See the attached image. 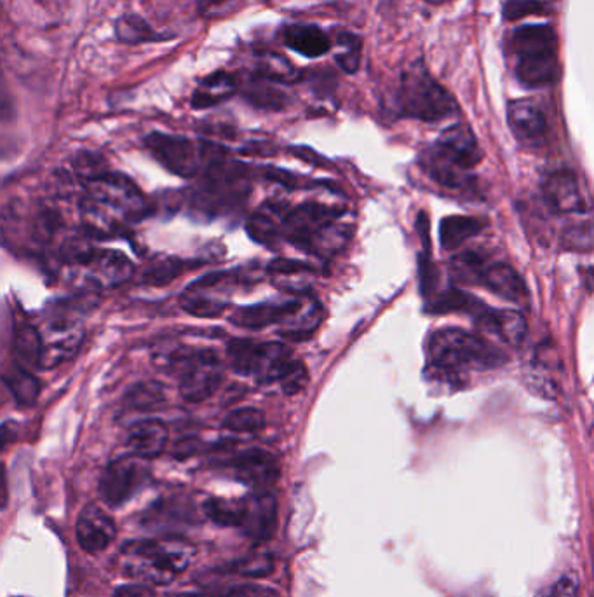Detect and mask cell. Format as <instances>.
<instances>
[{"label": "cell", "instance_id": "cell-2", "mask_svg": "<svg viewBox=\"0 0 594 597\" xmlns=\"http://www.w3.org/2000/svg\"><path fill=\"white\" fill-rule=\"evenodd\" d=\"M83 210L91 229L115 231L123 223L144 219L147 202L129 178L114 172H102L87 181Z\"/></svg>", "mask_w": 594, "mask_h": 597}, {"label": "cell", "instance_id": "cell-5", "mask_svg": "<svg viewBox=\"0 0 594 597\" xmlns=\"http://www.w3.org/2000/svg\"><path fill=\"white\" fill-rule=\"evenodd\" d=\"M205 514L218 526L236 527L254 542L269 539L278 524V503L269 493H257L241 500L211 498Z\"/></svg>", "mask_w": 594, "mask_h": 597}, {"label": "cell", "instance_id": "cell-45", "mask_svg": "<svg viewBox=\"0 0 594 597\" xmlns=\"http://www.w3.org/2000/svg\"><path fill=\"white\" fill-rule=\"evenodd\" d=\"M538 597H577V587L570 578H562L548 589L542 590Z\"/></svg>", "mask_w": 594, "mask_h": 597}, {"label": "cell", "instance_id": "cell-48", "mask_svg": "<svg viewBox=\"0 0 594 597\" xmlns=\"http://www.w3.org/2000/svg\"><path fill=\"white\" fill-rule=\"evenodd\" d=\"M269 172H271V174H267V177L271 178V181L279 182V184H284V186L295 187V177H291L288 172L275 168H271Z\"/></svg>", "mask_w": 594, "mask_h": 597}, {"label": "cell", "instance_id": "cell-12", "mask_svg": "<svg viewBox=\"0 0 594 597\" xmlns=\"http://www.w3.org/2000/svg\"><path fill=\"white\" fill-rule=\"evenodd\" d=\"M84 281L95 287H119L135 272V266L117 250H84L74 256Z\"/></svg>", "mask_w": 594, "mask_h": 597}, {"label": "cell", "instance_id": "cell-38", "mask_svg": "<svg viewBox=\"0 0 594 597\" xmlns=\"http://www.w3.org/2000/svg\"><path fill=\"white\" fill-rule=\"evenodd\" d=\"M563 245L569 250L590 251L594 248V224L581 223L566 229Z\"/></svg>", "mask_w": 594, "mask_h": 597}, {"label": "cell", "instance_id": "cell-47", "mask_svg": "<svg viewBox=\"0 0 594 597\" xmlns=\"http://www.w3.org/2000/svg\"><path fill=\"white\" fill-rule=\"evenodd\" d=\"M197 8L205 14H213L221 9H226L227 6L232 4L236 0H196Z\"/></svg>", "mask_w": 594, "mask_h": 597}, {"label": "cell", "instance_id": "cell-3", "mask_svg": "<svg viewBox=\"0 0 594 597\" xmlns=\"http://www.w3.org/2000/svg\"><path fill=\"white\" fill-rule=\"evenodd\" d=\"M514 74L529 88H545L560 78L557 35L551 25H527L509 38Z\"/></svg>", "mask_w": 594, "mask_h": 597}, {"label": "cell", "instance_id": "cell-16", "mask_svg": "<svg viewBox=\"0 0 594 597\" xmlns=\"http://www.w3.org/2000/svg\"><path fill=\"white\" fill-rule=\"evenodd\" d=\"M508 123L512 135L521 144H539L548 135V120L541 105L533 100L521 99L509 103Z\"/></svg>", "mask_w": 594, "mask_h": 597}, {"label": "cell", "instance_id": "cell-15", "mask_svg": "<svg viewBox=\"0 0 594 597\" xmlns=\"http://www.w3.org/2000/svg\"><path fill=\"white\" fill-rule=\"evenodd\" d=\"M75 535L83 550L87 554H100L114 542L117 526L111 515L105 514L102 508L87 505L79 515Z\"/></svg>", "mask_w": 594, "mask_h": 597}, {"label": "cell", "instance_id": "cell-10", "mask_svg": "<svg viewBox=\"0 0 594 597\" xmlns=\"http://www.w3.org/2000/svg\"><path fill=\"white\" fill-rule=\"evenodd\" d=\"M232 272H213L190 284L181 294L180 305L187 313L199 318L220 317L229 306L230 290L235 289Z\"/></svg>", "mask_w": 594, "mask_h": 597}, {"label": "cell", "instance_id": "cell-39", "mask_svg": "<svg viewBox=\"0 0 594 597\" xmlns=\"http://www.w3.org/2000/svg\"><path fill=\"white\" fill-rule=\"evenodd\" d=\"M454 269H456L457 278L468 281V284L483 281V275L487 271L483 259L476 254H462V256L457 257Z\"/></svg>", "mask_w": 594, "mask_h": 597}, {"label": "cell", "instance_id": "cell-6", "mask_svg": "<svg viewBox=\"0 0 594 597\" xmlns=\"http://www.w3.org/2000/svg\"><path fill=\"white\" fill-rule=\"evenodd\" d=\"M399 100L406 116L438 123L457 111L454 96L427 71L423 62L411 63L402 78Z\"/></svg>", "mask_w": 594, "mask_h": 597}, {"label": "cell", "instance_id": "cell-19", "mask_svg": "<svg viewBox=\"0 0 594 597\" xmlns=\"http://www.w3.org/2000/svg\"><path fill=\"white\" fill-rule=\"evenodd\" d=\"M544 198L553 210L560 214H581L586 212V202L582 198L577 178L572 174L551 175L544 184Z\"/></svg>", "mask_w": 594, "mask_h": 597}, {"label": "cell", "instance_id": "cell-26", "mask_svg": "<svg viewBox=\"0 0 594 597\" xmlns=\"http://www.w3.org/2000/svg\"><path fill=\"white\" fill-rule=\"evenodd\" d=\"M42 342L41 330L30 326V323H20L13 332V353L18 366L32 369V367H41L42 360Z\"/></svg>", "mask_w": 594, "mask_h": 597}, {"label": "cell", "instance_id": "cell-21", "mask_svg": "<svg viewBox=\"0 0 594 597\" xmlns=\"http://www.w3.org/2000/svg\"><path fill=\"white\" fill-rule=\"evenodd\" d=\"M283 41L290 50L308 59H317L332 50L329 35L316 25H302V23L286 25L283 29Z\"/></svg>", "mask_w": 594, "mask_h": 597}, {"label": "cell", "instance_id": "cell-18", "mask_svg": "<svg viewBox=\"0 0 594 597\" xmlns=\"http://www.w3.org/2000/svg\"><path fill=\"white\" fill-rule=\"evenodd\" d=\"M300 309H302V301H296V299L286 302H262V305L238 309L230 317V321L241 329L259 330L279 321H286L288 318L299 313Z\"/></svg>", "mask_w": 594, "mask_h": 597}, {"label": "cell", "instance_id": "cell-13", "mask_svg": "<svg viewBox=\"0 0 594 597\" xmlns=\"http://www.w3.org/2000/svg\"><path fill=\"white\" fill-rule=\"evenodd\" d=\"M42 334V369L62 366L77 353L84 341L83 327L72 318L56 317L45 326Z\"/></svg>", "mask_w": 594, "mask_h": 597}, {"label": "cell", "instance_id": "cell-1", "mask_svg": "<svg viewBox=\"0 0 594 597\" xmlns=\"http://www.w3.org/2000/svg\"><path fill=\"white\" fill-rule=\"evenodd\" d=\"M196 547L189 539L168 536L160 539H139L121 550V569L136 584L163 587L177 580L189 568Z\"/></svg>", "mask_w": 594, "mask_h": 597}, {"label": "cell", "instance_id": "cell-46", "mask_svg": "<svg viewBox=\"0 0 594 597\" xmlns=\"http://www.w3.org/2000/svg\"><path fill=\"white\" fill-rule=\"evenodd\" d=\"M114 597H157L147 585H124L115 590Z\"/></svg>", "mask_w": 594, "mask_h": 597}, {"label": "cell", "instance_id": "cell-24", "mask_svg": "<svg viewBox=\"0 0 594 597\" xmlns=\"http://www.w3.org/2000/svg\"><path fill=\"white\" fill-rule=\"evenodd\" d=\"M293 362L291 350L283 342H267L260 348L259 363L254 369V378L262 384L274 383L283 378L288 366Z\"/></svg>", "mask_w": 594, "mask_h": 597}, {"label": "cell", "instance_id": "cell-42", "mask_svg": "<svg viewBox=\"0 0 594 597\" xmlns=\"http://www.w3.org/2000/svg\"><path fill=\"white\" fill-rule=\"evenodd\" d=\"M544 4L538 0H508L504 6V17L508 20L517 21L530 14H542Z\"/></svg>", "mask_w": 594, "mask_h": 597}, {"label": "cell", "instance_id": "cell-43", "mask_svg": "<svg viewBox=\"0 0 594 597\" xmlns=\"http://www.w3.org/2000/svg\"><path fill=\"white\" fill-rule=\"evenodd\" d=\"M267 271L274 275V277H293V275L309 272L311 271V268H309L308 264L302 263V260L283 259V257H279V259H274L269 264Z\"/></svg>", "mask_w": 594, "mask_h": 597}, {"label": "cell", "instance_id": "cell-7", "mask_svg": "<svg viewBox=\"0 0 594 597\" xmlns=\"http://www.w3.org/2000/svg\"><path fill=\"white\" fill-rule=\"evenodd\" d=\"M145 144L160 165L169 169L171 174L184 178L205 175L215 163L226 157V153L217 145L189 141L184 136L165 135V133L148 135Z\"/></svg>", "mask_w": 594, "mask_h": 597}, {"label": "cell", "instance_id": "cell-8", "mask_svg": "<svg viewBox=\"0 0 594 597\" xmlns=\"http://www.w3.org/2000/svg\"><path fill=\"white\" fill-rule=\"evenodd\" d=\"M166 371L180 379V393L187 402H205L220 388L221 363L213 350L171 351L166 359Z\"/></svg>", "mask_w": 594, "mask_h": 597}, {"label": "cell", "instance_id": "cell-27", "mask_svg": "<svg viewBox=\"0 0 594 597\" xmlns=\"http://www.w3.org/2000/svg\"><path fill=\"white\" fill-rule=\"evenodd\" d=\"M480 219L475 217H466V215H454V217H447L442 220L441 229H439V239L445 250H454V248L460 247L466 244L472 236L478 235L481 231Z\"/></svg>", "mask_w": 594, "mask_h": 597}, {"label": "cell", "instance_id": "cell-34", "mask_svg": "<svg viewBox=\"0 0 594 597\" xmlns=\"http://www.w3.org/2000/svg\"><path fill=\"white\" fill-rule=\"evenodd\" d=\"M291 318H295V321L286 320V329L281 330V336L288 341H305V339L311 338L312 332L321 323V308L314 302V305L309 306L304 317L299 318V313H296Z\"/></svg>", "mask_w": 594, "mask_h": 597}, {"label": "cell", "instance_id": "cell-40", "mask_svg": "<svg viewBox=\"0 0 594 597\" xmlns=\"http://www.w3.org/2000/svg\"><path fill=\"white\" fill-rule=\"evenodd\" d=\"M309 374L304 363L300 360H293L284 371L283 378L279 379L281 388L286 395H296L308 387Z\"/></svg>", "mask_w": 594, "mask_h": 597}, {"label": "cell", "instance_id": "cell-9", "mask_svg": "<svg viewBox=\"0 0 594 597\" xmlns=\"http://www.w3.org/2000/svg\"><path fill=\"white\" fill-rule=\"evenodd\" d=\"M150 470L144 457L133 456L115 460L100 478V496L111 508L123 507L142 487L147 484Z\"/></svg>", "mask_w": 594, "mask_h": 597}, {"label": "cell", "instance_id": "cell-14", "mask_svg": "<svg viewBox=\"0 0 594 597\" xmlns=\"http://www.w3.org/2000/svg\"><path fill=\"white\" fill-rule=\"evenodd\" d=\"M435 151L448 163L456 165L463 172L480 165L481 157H483L480 145L476 142V136L466 124H456V126L445 130L439 136Z\"/></svg>", "mask_w": 594, "mask_h": 597}, {"label": "cell", "instance_id": "cell-35", "mask_svg": "<svg viewBox=\"0 0 594 597\" xmlns=\"http://www.w3.org/2000/svg\"><path fill=\"white\" fill-rule=\"evenodd\" d=\"M223 426L232 433H257L265 426V416L259 409H236L226 418Z\"/></svg>", "mask_w": 594, "mask_h": 597}, {"label": "cell", "instance_id": "cell-44", "mask_svg": "<svg viewBox=\"0 0 594 597\" xmlns=\"http://www.w3.org/2000/svg\"><path fill=\"white\" fill-rule=\"evenodd\" d=\"M271 590L263 589L259 585H239V587H230V589L223 590V593L217 594V596H209L205 594V597H271Z\"/></svg>", "mask_w": 594, "mask_h": 597}, {"label": "cell", "instance_id": "cell-22", "mask_svg": "<svg viewBox=\"0 0 594 597\" xmlns=\"http://www.w3.org/2000/svg\"><path fill=\"white\" fill-rule=\"evenodd\" d=\"M484 329L492 330L493 334L504 339L512 347H520L529 334V326L525 318L517 311H493L488 308L480 318H478Z\"/></svg>", "mask_w": 594, "mask_h": 597}, {"label": "cell", "instance_id": "cell-33", "mask_svg": "<svg viewBox=\"0 0 594 597\" xmlns=\"http://www.w3.org/2000/svg\"><path fill=\"white\" fill-rule=\"evenodd\" d=\"M361 51H363V42L354 33L344 32L336 38L335 60L342 71L347 74H354L359 69Z\"/></svg>", "mask_w": 594, "mask_h": 597}, {"label": "cell", "instance_id": "cell-11", "mask_svg": "<svg viewBox=\"0 0 594 597\" xmlns=\"http://www.w3.org/2000/svg\"><path fill=\"white\" fill-rule=\"evenodd\" d=\"M342 214H344L342 208H333V206H324L320 203H305L286 215L283 223L284 235L291 244L302 250L311 251L321 233L341 219Z\"/></svg>", "mask_w": 594, "mask_h": 597}, {"label": "cell", "instance_id": "cell-36", "mask_svg": "<svg viewBox=\"0 0 594 597\" xmlns=\"http://www.w3.org/2000/svg\"><path fill=\"white\" fill-rule=\"evenodd\" d=\"M184 272V263L178 259H163L150 264L142 275V281L145 285H154V287H165L171 284L175 278L180 277Z\"/></svg>", "mask_w": 594, "mask_h": 597}, {"label": "cell", "instance_id": "cell-49", "mask_svg": "<svg viewBox=\"0 0 594 597\" xmlns=\"http://www.w3.org/2000/svg\"><path fill=\"white\" fill-rule=\"evenodd\" d=\"M430 4H445V2H450V0H427Z\"/></svg>", "mask_w": 594, "mask_h": 597}, {"label": "cell", "instance_id": "cell-25", "mask_svg": "<svg viewBox=\"0 0 594 597\" xmlns=\"http://www.w3.org/2000/svg\"><path fill=\"white\" fill-rule=\"evenodd\" d=\"M238 91V81L235 75L227 72H215L202 81L194 91L192 107H215L218 103L226 102Z\"/></svg>", "mask_w": 594, "mask_h": 597}, {"label": "cell", "instance_id": "cell-29", "mask_svg": "<svg viewBox=\"0 0 594 597\" xmlns=\"http://www.w3.org/2000/svg\"><path fill=\"white\" fill-rule=\"evenodd\" d=\"M4 383L18 404L23 405V408H30V405L35 404V400H38L39 393H41L39 379L30 372V369L18 366V363L11 371L6 372Z\"/></svg>", "mask_w": 594, "mask_h": 597}, {"label": "cell", "instance_id": "cell-37", "mask_svg": "<svg viewBox=\"0 0 594 597\" xmlns=\"http://www.w3.org/2000/svg\"><path fill=\"white\" fill-rule=\"evenodd\" d=\"M248 235L257 241V244L265 245V247L274 248V244L279 241V227L272 220L271 215L254 214L248 220Z\"/></svg>", "mask_w": 594, "mask_h": 597}, {"label": "cell", "instance_id": "cell-31", "mask_svg": "<svg viewBox=\"0 0 594 597\" xmlns=\"http://www.w3.org/2000/svg\"><path fill=\"white\" fill-rule=\"evenodd\" d=\"M124 402H126L127 408L135 409V411H150V409L165 404L166 390L163 384L156 383V381L136 383L135 387L127 390Z\"/></svg>", "mask_w": 594, "mask_h": 597}, {"label": "cell", "instance_id": "cell-41", "mask_svg": "<svg viewBox=\"0 0 594 597\" xmlns=\"http://www.w3.org/2000/svg\"><path fill=\"white\" fill-rule=\"evenodd\" d=\"M238 572L247 577L260 578L265 577L274 568V560L269 556H251L247 559L239 560Z\"/></svg>", "mask_w": 594, "mask_h": 597}, {"label": "cell", "instance_id": "cell-17", "mask_svg": "<svg viewBox=\"0 0 594 597\" xmlns=\"http://www.w3.org/2000/svg\"><path fill=\"white\" fill-rule=\"evenodd\" d=\"M235 474L242 484L263 490L278 481L279 463L274 454L251 450L236 457Z\"/></svg>", "mask_w": 594, "mask_h": 597}, {"label": "cell", "instance_id": "cell-30", "mask_svg": "<svg viewBox=\"0 0 594 597\" xmlns=\"http://www.w3.org/2000/svg\"><path fill=\"white\" fill-rule=\"evenodd\" d=\"M260 342L251 341V339H235L230 341L227 348V357H229L232 371L241 375H253L257 363H259Z\"/></svg>", "mask_w": 594, "mask_h": 597}, {"label": "cell", "instance_id": "cell-20", "mask_svg": "<svg viewBox=\"0 0 594 597\" xmlns=\"http://www.w3.org/2000/svg\"><path fill=\"white\" fill-rule=\"evenodd\" d=\"M168 444V429L159 420L139 421L129 430L127 447L135 456L153 460L166 450Z\"/></svg>", "mask_w": 594, "mask_h": 597}, {"label": "cell", "instance_id": "cell-4", "mask_svg": "<svg viewBox=\"0 0 594 597\" xmlns=\"http://www.w3.org/2000/svg\"><path fill=\"white\" fill-rule=\"evenodd\" d=\"M430 369L448 379L459 378L466 369H493L504 354L478 336L460 329H442L429 341Z\"/></svg>", "mask_w": 594, "mask_h": 597}, {"label": "cell", "instance_id": "cell-32", "mask_svg": "<svg viewBox=\"0 0 594 597\" xmlns=\"http://www.w3.org/2000/svg\"><path fill=\"white\" fill-rule=\"evenodd\" d=\"M117 38L127 44H139V42L163 41L165 35H159L156 30L150 29L147 21L135 14H126L121 18L115 25Z\"/></svg>", "mask_w": 594, "mask_h": 597}, {"label": "cell", "instance_id": "cell-28", "mask_svg": "<svg viewBox=\"0 0 594 597\" xmlns=\"http://www.w3.org/2000/svg\"><path fill=\"white\" fill-rule=\"evenodd\" d=\"M260 78L274 83H296L302 74L290 60L284 59L283 54L275 51H263L257 56V69Z\"/></svg>", "mask_w": 594, "mask_h": 597}, {"label": "cell", "instance_id": "cell-23", "mask_svg": "<svg viewBox=\"0 0 594 597\" xmlns=\"http://www.w3.org/2000/svg\"><path fill=\"white\" fill-rule=\"evenodd\" d=\"M483 284L497 296L504 297L508 301L523 305L529 299L525 281L521 280L520 275L508 264H496V266L487 268Z\"/></svg>", "mask_w": 594, "mask_h": 597}]
</instances>
